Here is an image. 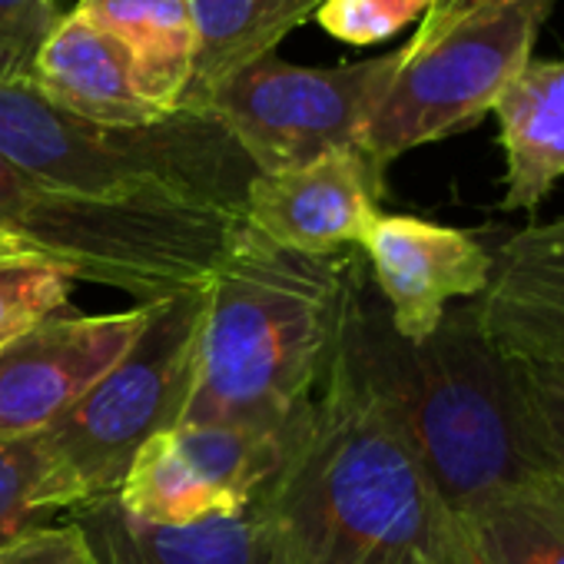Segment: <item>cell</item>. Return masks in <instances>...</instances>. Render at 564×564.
<instances>
[{"label": "cell", "instance_id": "cell-1", "mask_svg": "<svg viewBox=\"0 0 564 564\" xmlns=\"http://www.w3.org/2000/svg\"><path fill=\"white\" fill-rule=\"evenodd\" d=\"M252 505L286 564H465L458 521L352 352L346 323L286 462Z\"/></svg>", "mask_w": 564, "mask_h": 564}, {"label": "cell", "instance_id": "cell-2", "mask_svg": "<svg viewBox=\"0 0 564 564\" xmlns=\"http://www.w3.org/2000/svg\"><path fill=\"white\" fill-rule=\"evenodd\" d=\"M346 339L392 405L455 521H465L508 485L551 471L528 435L511 369L485 336L478 303L452 306L429 339L405 343L359 269Z\"/></svg>", "mask_w": 564, "mask_h": 564}, {"label": "cell", "instance_id": "cell-3", "mask_svg": "<svg viewBox=\"0 0 564 564\" xmlns=\"http://www.w3.org/2000/svg\"><path fill=\"white\" fill-rule=\"evenodd\" d=\"M359 256L279 249L236 226L206 286L199 372L180 425H286L343 336Z\"/></svg>", "mask_w": 564, "mask_h": 564}, {"label": "cell", "instance_id": "cell-4", "mask_svg": "<svg viewBox=\"0 0 564 564\" xmlns=\"http://www.w3.org/2000/svg\"><path fill=\"white\" fill-rule=\"evenodd\" d=\"M0 156L57 189L236 219L259 173L209 110L180 107L147 127H110L57 110L34 80H0Z\"/></svg>", "mask_w": 564, "mask_h": 564}, {"label": "cell", "instance_id": "cell-5", "mask_svg": "<svg viewBox=\"0 0 564 564\" xmlns=\"http://www.w3.org/2000/svg\"><path fill=\"white\" fill-rule=\"evenodd\" d=\"M239 223L209 209L57 189L0 156V229L41 249L70 279L140 303L206 290Z\"/></svg>", "mask_w": 564, "mask_h": 564}, {"label": "cell", "instance_id": "cell-6", "mask_svg": "<svg viewBox=\"0 0 564 564\" xmlns=\"http://www.w3.org/2000/svg\"><path fill=\"white\" fill-rule=\"evenodd\" d=\"M206 323V290L153 303L130 352L44 435L80 491V505L113 498L137 452L176 429L189 405Z\"/></svg>", "mask_w": 564, "mask_h": 564}, {"label": "cell", "instance_id": "cell-7", "mask_svg": "<svg viewBox=\"0 0 564 564\" xmlns=\"http://www.w3.org/2000/svg\"><path fill=\"white\" fill-rule=\"evenodd\" d=\"M551 4L554 0H501L425 47L405 44L359 150L386 173L402 153L475 127L531 61Z\"/></svg>", "mask_w": 564, "mask_h": 564}, {"label": "cell", "instance_id": "cell-8", "mask_svg": "<svg viewBox=\"0 0 564 564\" xmlns=\"http://www.w3.org/2000/svg\"><path fill=\"white\" fill-rule=\"evenodd\" d=\"M399 64L402 47L339 67H300L265 54L216 80L196 107L232 133L259 173H282L359 150Z\"/></svg>", "mask_w": 564, "mask_h": 564}, {"label": "cell", "instance_id": "cell-9", "mask_svg": "<svg viewBox=\"0 0 564 564\" xmlns=\"http://www.w3.org/2000/svg\"><path fill=\"white\" fill-rule=\"evenodd\" d=\"M296 419L166 429L137 452L113 498L130 518L160 528L242 514L286 462Z\"/></svg>", "mask_w": 564, "mask_h": 564}, {"label": "cell", "instance_id": "cell-10", "mask_svg": "<svg viewBox=\"0 0 564 564\" xmlns=\"http://www.w3.org/2000/svg\"><path fill=\"white\" fill-rule=\"evenodd\" d=\"M153 303L110 316H54L0 352V435L61 422L140 339Z\"/></svg>", "mask_w": 564, "mask_h": 564}, {"label": "cell", "instance_id": "cell-11", "mask_svg": "<svg viewBox=\"0 0 564 564\" xmlns=\"http://www.w3.org/2000/svg\"><path fill=\"white\" fill-rule=\"evenodd\" d=\"M399 339H429L452 306L475 303L491 282L495 256L465 229L419 216L379 213L359 246Z\"/></svg>", "mask_w": 564, "mask_h": 564}, {"label": "cell", "instance_id": "cell-12", "mask_svg": "<svg viewBox=\"0 0 564 564\" xmlns=\"http://www.w3.org/2000/svg\"><path fill=\"white\" fill-rule=\"evenodd\" d=\"M379 199L382 170L362 150H336L296 170L256 173L242 223L279 249L339 256L362 246Z\"/></svg>", "mask_w": 564, "mask_h": 564}, {"label": "cell", "instance_id": "cell-13", "mask_svg": "<svg viewBox=\"0 0 564 564\" xmlns=\"http://www.w3.org/2000/svg\"><path fill=\"white\" fill-rule=\"evenodd\" d=\"M478 316L505 359L564 372V216L514 232L491 252Z\"/></svg>", "mask_w": 564, "mask_h": 564}, {"label": "cell", "instance_id": "cell-14", "mask_svg": "<svg viewBox=\"0 0 564 564\" xmlns=\"http://www.w3.org/2000/svg\"><path fill=\"white\" fill-rule=\"evenodd\" d=\"M94 551V564H286L272 524L249 505L232 518H209L186 528H160L130 518L117 498L70 511Z\"/></svg>", "mask_w": 564, "mask_h": 564}, {"label": "cell", "instance_id": "cell-15", "mask_svg": "<svg viewBox=\"0 0 564 564\" xmlns=\"http://www.w3.org/2000/svg\"><path fill=\"white\" fill-rule=\"evenodd\" d=\"M34 87L57 110L94 123L147 127L170 117L137 90L133 61L123 44L77 11L64 14L44 41L34 64Z\"/></svg>", "mask_w": 564, "mask_h": 564}, {"label": "cell", "instance_id": "cell-16", "mask_svg": "<svg viewBox=\"0 0 564 564\" xmlns=\"http://www.w3.org/2000/svg\"><path fill=\"white\" fill-rule=\"evenodd\" d=\"M505 150L501 209H538L564 180V61H528L495 104Z\"/></svg>", "mask_w": 564, "mask_h": 564}, {"label": "cell", "instance_id": "cell-17", "mask_svg": "<svg viewBox=\"0 0 564 564\" xmlns=\"http://www.w3.org/2000/svg\"><path fill=\"white\" fill-rule=\"evenodd\" d=\"M74 11L123 44L137 90L150 107L160 113L183 107L199 54L189 0H80Z\"/></svg>", "mask_w": 564, "mask_h": 564}, {"label": "cell", "instance_id": "cell-18", "mask_svg": "<svg viewBox=\"0 0 564 564\" xmlns=\"http://www.w3.org/2000/svg\"><path fill=\"white\" fill-rule=\"evenodd\" d=\"M465 564H564V475L534 471L458 521Z\"/></svg>", "mask_w": 564, "mask_h": 564}, {"label": "cell", "instance_id": "cell-19", "mask_svg": "<svg viewBox=\"0 0 564 564\" xmlns=\"http://www.w3.org/2000/svg\"><path fill=\"white\" fill-rule=\"evenodd\" d=\"M323 4L326 0H189L199 28V54L183 107H196L203 94L236 67L275 54V47L313 21Z\"/></svg>", "mask_w": 564, "mask_h": 564}, {"label": "cell", "instance_id": "cell-20", "mask_svg": "<svg viewBox=\"0 0 564 564\" xmlns=\"http://www.w3.org/2000/svg\"><path fill=\"white\" fill-rule=\"evenodd\" d=\"M74 508H80V491L44 432L0 435V547Z\"/></svg>", "mask_w": 564, "mask_h": 564}, {"label": "cell", "instance_id": "cell-21", "mask_svg": "<svg viewBox=\"0 0 564 564\" xmlns=\"http://www.w3.org/2000/svg\"><path fill=\"white\" fill-rule=\"evenodd\" d=\"M70 275L41 249L0 229V352L41 323L61 316L70 296Z\"/></svg>", "mask_w": 564, "mask_h": 564}, {"label": "cell", "instance_id": "cell-22", "mask_svg": "<svg viewBox=\"0 0 564 564\" xmlns=\"http://www.w3.org/2000/svg\"><path fill=\"white\" fill-rule=\"evenodd\" d=\"M514 379V392L524 412L528 435L551 471L564 475V372L505 359Z\"/></svg>", "mask_w": 564, "mask_h": 564}, {"label": "cell", "instance_id": "cell-23", "mask_svg": "<svg viewBox=\"0 0 564 564\" xmlns=\"http://www.w3.org/2000/svg\"><path fill=\"white\" fill-rule=\"evenodd\" d=\"M432 4L435 0H326L316 11V21L343 44L369 47L422 21Z\"/></svg>", "mask_w": 564, "mask_h": 564}, {"label": "cell", "instance_id": "cell-24", "mask_svg": "<svg viewBox=\"0 0 564 564\" xmlns=\"http://www.w3.org/2000/svg\"><path fill=\"white\" fill-rule=\"evenodd\" d=\"M64 14V0H0V80H34L37 54Z\"/></svg>", "mask_w": 564, "mask_h": 564}, {"label": "cell", "instance_id": "cell-25", "mask_svg": "<svg viewBox=\"0 0 564 564\" xmlns=\"http://www.w3.org/2000/svg\"><path fill=\"white\" fill-rule=\"evenodd\" d=\"M0 564H94V551L84 531L67 521L44 524L8 541L0 547Z\"/></svg>", "mask_w": 564, "mask_h": 564}, {"label": "cell", "instance_id": "cell-26", "mask_svg": "<svg viewBox=\"0 0 564 564\" xmlns=\"http://www.w3.org/2000/svg\"><path fill=\"white\" fill-rule=\"evenodd\" d=\"M495 4H501V0H435L432 11L419 21V31L409 41V47H425V44L438 41L445 31H452L455 24L475 18V14H481V11H488Z\"/></svg>", "mask_w": 564, "mask_h": 564}]
</instances>
